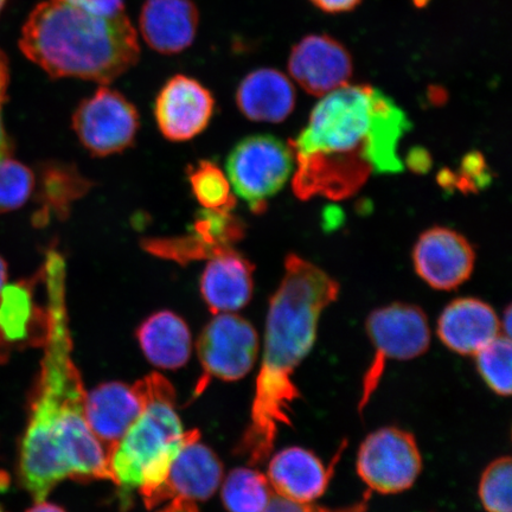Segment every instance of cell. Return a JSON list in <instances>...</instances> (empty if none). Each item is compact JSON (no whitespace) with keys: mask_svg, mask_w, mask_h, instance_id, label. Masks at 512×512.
I'll return each instance as SVG.
<instances>
[{"mask_svg":"<svg viewBox=\"0 0 512 512\" xmlns=\"http://www.w3.org/2000/svg\"><path fill=\"white\" fill-rule=\"evenodd\" d=\"M412 123L402 108L370 85H345L323 96L291 145L292 187L300 200H345L374 174H399V145Z\"/></svg>","mask_w":512,"mask_h":512,"instance_id":"cell-1","label":"cell"},{"mask_svg":"<svg viewBox=\"0 0 512 512\" xmlns=\"http://www.w3.org/2000/svg\"><path fill=\"white\" fill-rule=\"evenodd\" d=\"M48 291L47 347L18 463L19 480L36 503L66 478L114 480L86 418L87 393L72 357L63 275L48 277Z\"/></svg>","mask_w":512,"mask_h":512,"instance_id":"cell-2","label":"cell"},{"mask_svg":"<svg viewBox=\"0 0 512 512\" xmlns=\"http://www.w3.org/2000/svg\"><path fill=\"white\" fill-rule=\"evenodd\" d=\"M339 284L322 268L287 255L284 278L271 298L251 421L239 453L251 465L270 458L280 426L292 427L293 405L302 399L293 375L315 347L322 313L339 296Z\"/></svg>","mask_w":512,"mask_h":512,"instance_id":"cell-3","label":"cell"},{"mask_svg":"<svg viewBox=\"0 0 512 512\" xmlns=\"http://www.w3.org/2000/svg\"><path fill=\"white\" fill-rule=\"evenodd\" d=\"M22 53L54 79L110 85L140 57L138 32L125 14L99 16L66 2L43 0L19 38Z\"/></svg>","mask_w":512,"mask_h":512,"instance_id":"cell-4","label":"cell"},{"mask_svg":"<svg viewBox=\"0 0 512 512\" xmlns=\"http://www.w3.org/2000/svg\"><path fill=\"white\" fill-rule=\"evenodd\" d=\"M134 386L143 396L144 409L110 458V469L124 511L131 507L132 492L142 484L145 466L184 433L176 412L175 389L164 376L153 373Z\"/></svg>","mask_w":512,"mask_h":512,"instance_id":"cell-5","label":"cell"},{"mask_svg":"<svg viewBox=\"0 0 512 512\" xmlns=\"http://www.w3.org/2000/svg\"><path fill=\"white\" fill-rule=\"evenodd\" d=\"M366 329L375 354L363 377L360 414L379 387L387 361H411L426 354L432 338L424 310L405 303L374 310L367 318Z\"/></svg>","mask_w":512,"mask_h":512,"instance_id":"cell-6","label":"cell"},{"mask_svg":"<svg viewBox=\"0 0 512 512\" xmlns=\"http://www.w3.org/2000/svg\"><path fill=\"white\" fill-rule=\"evenodd\" d=\"M294 164L290 144L268 134H256L242 139L230 151L227 175L235 194L254 214H261L267 202L284 188Z\"/></svg>","mask_w":512,"mask_h":512,"instance_id":"cell-7","label":"cell"},{"mask_svg":"<svg viewBox=\"0 0 512 512\" xmlns=\"http://www.w3.org/2000/svg\"><path fill=\"white\" fill-rule=\"evenodd\" d=\"M422 457L411 432L382 427L370 433L358 448L357 475L371 491L401 494L412 488L422 471Z\"/></svg>","mask_w":512,"mask_h":512,"instance_id":"cell-8","label":"cell"},{"mask_svg":"<svg viewBox=\"0 0 512 512\" xmlns=\"http://www.w3.org/2000/svg\"><path fill=\"white\" fill-rule=\"evenodd\" d=\"M72 125L92 156L108 157L130 149L136 142L140 120L136 106L105 85L80 102Z\"/></svg>","mask_w":512,"mask_h":512,"instance_id":"cell-9","label":"cell"},{"mask_svg":"<svg viewBox=\"0 0 512 512\" xmlns=\"http://www.w3.org/2000/svg\"><path fill=\"white\" fill-rule=\"evenodd\" d=\"M204 370L202 389L209 379L239 381L254 367L259 336L247 319L233 312L219 313L204 328L197 342Z\"/></svg>","mask_w":512,"mask_h":512,"instance_id":"cell-10","label":"cell"},{"mask_svg":"<svg viewBox=\"0 0 512 512\" xmlns=\"http://www.w3.org/2000/svg\"><path fill=\"white\" fill-rule=\"evenodd\" d=\"M153 112L165 139L172 143L189 142L209 126L215 99L200 81L178 74L160 89Z\"/></svg>","mask_w":512,"mask_h":512,"instance_id":"cell-11","label":"cell"},{"mask_svg":"<svg viewBox=\"0 0 512 512\" xmlns=\"http://www.w3.org/2000/svg\"><path fill=\"white\" fill-rule=\"evenodd\" d=\"M287 67L291 78L307 94L320 98L348 85L354 74L348 48L326 34L307 35L294 44Z\"/></svg>","mask_w":512,"mask_h":512,"instance_id":"cell-12","label":"cell"},{"mask_svg":"<svg viewBox=\"0 0 512 512\" xmlns=\"http://www.w3.org/2000/svg\"><path fill=\"white\" fill-rule=\"evenodd\" d=\"M476 253L469 241L445 227H433L419 236L413 248L416 274L439 291H452L469 280Z\"/></svg>","mask_w":512,"mask_h":512,"instance_id":"cell-13","label":"cell"},{"mask_svg":"<svg viewBox=\"0 0 512 512\" xmlns=\"http://www.w3.org/2000/svg\"><path fill=\"white\" fill-rule=\"evenodd\" d=\"M198 432L171 460L168 472L155 492L144 499L149 510L178 497L207 501L222 482L223 466L209 447L200 443Z\"/></svg>","mask_w":512,"mask_h":512,"instance_id":"cell-14","label":"cell"},{"mask_svg":"<svg viewBox=\"0 0 512 512\" xmlns=\"http://www.w3.org/2000/svg\"><path fill=\"white\" fill-rule=\"evenodd\" d=\"M245 235V224L232 213L203 209L198 211L188 235L175 239L147 240V252L179 264L211 259L233 248Z\"/></svg>","mask_w":512,"mask_h":512,"instance_id":"cell-15","label":"cell"},{"mask_svg":"<svg viewBox=\"0 0 512 512\" xmlns=\"http://www.w3.org/2000/svg\"><path fill=\"white\" fill-rule=\"evenodd\" d=\"M345 443L330 466L316 453L299 446L284 448L268 465V480L275 494L296 503H313L328 490Z\"/></svg>","mask_w":512,"mask_h":512,"instance_id":"cell-16","label":"cell"},{"mask_svg":"<svg viewBox=\"0 0 512 512\" xmlns=\"http://www.w3.org/2000/svg\"><path fill=\"white\" fill-rule=\"evenodd\" d=\"M144 409L136 386L121 382L101 384L87 394L86 418L89 428L106 452L108 463L121 439Z\"/></svg>","mask_w":512,"mask_h":512,"instance_id":"cell-17","label":"cell"},{"mask_svg":"<svg viewBox=\"0 0 512 512\" xmlns=\"http://www.w3.org/2000/svg\"><path fill=\"white\" fill-rule=\"evenodd\" d=\"M138 23L147 46L176 55L194 44L200 14L192 0H145Z\"/></svg>","mask_w":512,"mask_h":512,"instance_id":"cell-18","label":"cell"},{"mask_svg":"<svg viewBox=\"0 0 512 512\" xmlns=\"http://www.w3.org/2000/svg\"><path fill=\"white\" fill-rule=\"evenodd\" d=\"M437 332L447 349L462 356H475L502 335L501 320L483 300L458 298L441 312Z\"/></svg>","mask_w":512,"mask_h":512,"instance_id":"cell-19","label":"cell"},{"mask_svg":"<svg viewBox=\"0 0 512 512\" xmlns=\"http://www.w3.org/2000/svg\"><path fill=\"white\" fill-rule=\"evenodd\" d=\"M254 265L246 256L229 248L209 259L200 280V290L208 309L219 313L243 309L253 297Z\"/></svg>","mask_w":512,"mask_h":512,"instance_id":"cell-20","label":"cell"},{"mask_svg":"<svg viewBox=\"0 0 512 512\" xmlns=\"http://www.w3.org/2000/svg\"><path fill=\"white\" fill-rule=\"evenodd\" d=\"M296 89L284 73L259 68L243 78L236 91L240 112L256 123H283L296 107Z\"/></svg>","mask_w":512,"mask_h":512,"instance_id":"cell-21","label":"cell"},{"mask_svg":"<svg viewBox=\"0 0 512 512\" xmlns=\"http://www.w3.org/2000/svg\"><path fill=\"white\" fill-rule=\"evenodd\" d=\"M137 338L147 360L158 368L175 370L189 360L190 330L175 312L153 313L140 324Z\"/></svg>","mask_w":512,"mask_h":512,"instance_id":"cell-22","label":"cell"},{"mask_svg":"<svg viewBox=\"0 0 512 512\" xmlns=\"http://www.w3.org/2000/svg\"><path fill=\"white\" fill-rule=\"evenodd\" d=\"M274 494L270 480L247 467H239L224 480L222 499L228 512H262Z\"/></svg>","mask_w":512,"mask_h":512,"instance_id":"cell-23","label":"cell"},{"mask_svg":"<svg viewBox=\"0 0 512 512\" xmlns=\"http://www.w3.org/2000/svg\"><path fill=\"white\" fill-rule=\"evenodd\" d=\"M192 195L203 209L230 213L236 206V197L228 177L211 160H200L187 170Z\"/></svg>","mask_w":512,"mask_h":512,"instance_id":"cell-24","label":"cell"},{"mask_svg":"<svg viewBox=\"0 0 512 512\" xmlns=\"http://www.w3.org/2000/svg\"><path fill=\"white\" fill-rule=\"evenodd\" d=\"M43 181L46 209L63 217L68 214L72 203L85 195L92 185L73 165L68 164L49 166Z\"/></svg>","mask_w":512,"mask_h":512,"instance_id":"cell-25","label":"cell"},{"mask_svg":"<svg viewBox=\"0 0 512 512\" xmlns=\"http://www.w3.org/2000/svg\"><path fill=\"white\" fill-rule=\"evenodd\" d=\"M476 367L488 387L503 398L511 395V338L499 335L475 355Z\"/></svg>","mask_w":512,"mask_h":512,"instance_id":"cell-26","label":"cell"},{"mask_svg":"<svg viewBox=\"0 0 512 512\" xmlns=\"http://www.w3.org/2000/svg\"><path fill=\"white\" fill-rule=\"evenodd\" d=\"M512 462L501 457L492 462L480 477L478 495L486 512H512Z\"/></svg>","mask_w":512,"mask_h":512,"instance_id":"cell-27","label":"cell"},{"mask_svg":"<svg viewBox=\"0 0 512 512\" xmlns=\"http://www.w3.org/2000/svg\"><path fill=\"white\" fill-rule=\"evenodd\" d=\"M34 187L35 176L28 166L10 156L0 159V213L23 207Z\"/></svg>","mask_w":512,"mask_h":512,"instance_id":"cell-28","label":"cell"},{"mask_svg":"<svg viewBox=\"0 0 512 512\" xmlns=\"http://www.w3.org/2000/svg\"><path fill=\"white\" fill-rule=\"evenodd\" d=\"M369 492L361 502L349 505V507L330 509L319 507L313 503H296L273 494L270 504L262 512H368Z\"/></svg>","mask_w":512,"mask_h":512,"instance_id":"cell-29","label":"cell"},{"mask_svg":"<svg viewBox=\"0 0 512 512\" xmlns=\"http://www.w3.org/2000/svg\"><path fill=\"white\" fill-rule=\"evenodd\" d=\"M10 80L9 61L5 54L0 50V159L10 156V143L6 136L3 121V106L8 93Z\"/></svg>","mask_w":512,"mask_h":512,"instance_id":"cell-30","label":"cell"},{"mask_svg":"<svg viewBox=\"0 0 512 512\" xmlns=\"http://www.w3.org/2000/svg\"><path fill=\"white\" fill-rule=\"evenodd\" d=\"M83 10L99 16H118L125 14V0H66Z\"/></svg>","mask_w":512,"mask_h":512,"instance_id":"cell-31","label":"cell"},{"mask_svg":"<svg viewBox=\"0 0 512 512\" xmlns=\"http://www.w3.org/2000/svg\"><path fill=\"white\" fill-rule=\"evenodd\" d=\"M310 2L324 14L342 15L356 10L362 0H310Z\"/></svg>","mask_w":512,"mask_h":512,"instance_id":"cell-32","label":"cell"},{"mask_svg":"<svg viewBox=\"0 0 512 512\" xmlns=\"http://www.w3.org/2000/svg\"><path fill=\"white\" fill-rule=\"evenodd\" d=\"M159 512H200V510H198L195 501H191V499L188 498L178 497L172 499L171 504Z\"/></svg>","mask_w":512,"mask_h":512,"instance_id":"cell-33","label":"cell"},{"mask_svg":"<svg viewBox=\"0 0 512 512\" xmlns=\"http://www.w3.org/2000/svg\"><path fill=\"white\" fill-rule=\"evenodd\" d=\"M27 512H66L59 505L47 503V502H38L34 505V507L30 508Z\"/></svg>","mask_w":512,"mask_h":512,"instance_id":"cell-34","label":"cell"},{"mask_svg":"<svg viewBox=\"0 0 512 512\" xmlns=\"http://www.w3.org/2000/svg\"><path fill=\"white\" fill-rule=\"evenodd\" d=\"M512 312L511 306L507 307V310L504 312L503 320L501 323V331H503L504 336L511 338V323H512Z\"/></svg>","mask_w":512,"mask_h":512,"instance_id":"cell-35","label":"cell"},{"mask_svg":"<svg viewBox=\"0 0 512 512\" xmlns=\"http://www.w3.org/2000/svg\"><path fill=\"white\" fill-rule=\"evenodd\" d=\"M8 265H6V262L0 256V293L4 290V287L8 285Z\"/></svg>","mask_w":512,"mask_h":512,"instance_id":"cell-36","label":"cell"},{"mask_svg":"<svg viewBox=\"0 0 512 512\" xmlns=\"http://www.w3.org/2000/svg\"><path fill=\"white\" fill-rule=\"evenodd\" d=\"M428 2H430V0H413L416 8H422V6H426Z\"/></svg>","mask_w":512,"mask_h":512,"instance_id":"cell-37","label":"cell"},{"mask_svg":"<svg viewBox=\"0 0 512 512\" xmlns=\"http://www.w3.org/2000/svg\"><path fill=\"white\" fill-rule=\"evenodd\" d=\"M6 2H8V0H0V12L4 9Z\"/></svg>","mask_w":512,"mask_h":512,"instance_id":"cell-38","label":"cell"},{"mask_svg":"<svg viewBox=\"0 0 512 512\" xmlns=\"http://www.w3.org/2000/svg\"><path fill=\"white\" fill-rule=\"evenodd\" d=\"M0 512H4L2 509H0Z\"/></svg>","mask_w":512,"mask_h":512,"instance_id":"cell-39","label":"cell"}]
</instances>
